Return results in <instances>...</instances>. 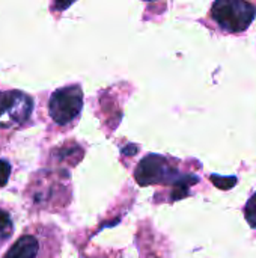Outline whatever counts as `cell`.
<instances>
[{
	"mask_svg": "<svg viewBox=\"0 0 256 258\" xmlns=\"http://www.w3.org/2000/svg\"><path fill=\"white\" fill-rule=\"evenodd\" d=\"M256 15V8L247 0H216L211 17L225 30L238 33L246 30Z\"/></svg>",
	"mask_w": 256,
	"mask_h": 258,
	"instance_id": "1",
	"label": "cell"
},
{
	"mask_svg": "<svg viewBox=\"0 0 256 258\" xmlns=\"http://www.w3.org/2000/svg\"><path fill=\"white\" fill-rule=\"evenodd\" d=\"M192 175H181L178 171L170 166V163L157 154H149L145 157L137 169H136V181L140 186H151V184H178L189 180Z\"/></svg>",
	"mask_w": 256,
	"mask_h": 258,
	"instance_id": "2",
	"label": "cell"
},
{
	"mask_svg": "<svg viewBox=\"0 0 256 258\" xmlns=\"http://www.w3.org/2000/svg\"><path fill=\"white\" fill-rule=\"evenodd\" d=\"M83 106V92L78 85H71L54 91L48 101V112L51 119L65 125L71 122L81 110Z\"/></svg>",
	"mask_w": 256,
	"mask_h": 258,
	"instance_id": "3",
	"label": "cell"
},
{
	"mask_svg": "<svg viewBox=\"0 0 256 258\" xmlns=\"http://www.w3.org/2000/svg\"><path fill=\"white\" fill-rule=\"evenodd\" d=\"M33 110V100L20 91L0 92V128L26 122Z\"/></svg>",
	"mask_w": 256,
	"mask_h": 258,
	"instance_id": "4",
	"label": "cell"
},
{
	"mask_svg": "<svg viewBox=\"0 0 256 258\" xmlns=\"http://www.w3.org/2000/svg\"><path fill=\"white\" fill-rule=\"evenodd\" d=\"M38 240L33 236H23L20 237L12 248L6 252L5 258H36L38 255Z\"/></svg>",
	"mask_w": 256,
	"mask_h": 258,
	"instance_id": "5",
	"label": "cell"
},
{
	"mask_svg": "<svg viewBox=\"0 0 256 258\" xmlns=\"http://www.w3.org/2000/svg\"><path fill=\"white\" fill-rule=\"evenodd\" d=\"M12 231H14V225H12L9 213H6L5 210H0V243L9 239Z\"/></svg>",
	"mask_w": 256,
	"mask_h": 258,
	"instance_id": "6",
	"label": "cell"
},
{
	"mask_svg": "<svg viewBox=\"0 0 256 258\" xmlns=\"http://www.w3.org/2000/svg\"><path fill=\"white\" fill-rule=\"evenodd\" d=\"M244 216H246V221L249 222V225L252 228H256V192L252 195V198L246 204Z\"/></svg>",
	"mask_w": 256,
	"mask_h": 258,
	"instance_id": "7",
	"label": "cell"
},
{
	"mask_svg": "<svg viewBox=\"0 0 256 258\" xmlns=\"http://www.w3.org/2000/svg\"><path fill=\"white\" fill-rule=\"evenodd\" d=\"M211 181L217 187L225 189V190H228V189H231L232 186L237 184V178L235 177H217V175H211Z\"/></svg>",
	"mask_w": 256,
	"mask_h": 258,
	"instance_id": "8",
	"label": "cell"
},
{
	"mask_svg": "<svg viewBox=\"0 0 256 258\" xmlns=\"http://www.w3.org/2000/svg\"><path fill=\"white\" fill-rule=\"evenodd\" d=\"M9 174H11V165H9V162L0 159V187H3L8 183Z\"/></svg>",
	"mask_w": 256,
	"mask_h": 258,
	"instance_id": "9",
	"label": "cell"
},
{
	"mask_svg": "<svg viewBox=\"0 0 256 258\" xmlns=\"http://www.w3.org/2000/svg\"><path fill=\"white\" fill-rule=\"evenodd\" d=\"M75 0H56V9L57 11H63L68 6H71Z\"/></svg>",
	"mask_w": 256,
	"mask_h": 258,
	"instance_id": "10",
	"label": "cell"
},
{
	"mask_svg": "<svg viewBox=\"0 0 256 258\" xmlns=\"http://www.w3.org/2000/svg\"><path fill=\"white\" fill-rule=\"evenodd\" d=\"M122 151H124V154H128V156H131V154H136V151H137V148H136L134 145H130V147H127V148H124Z\"/></svg>",
	"mask_w": 256,
	"mask_h": 258,
	"instance_id": "11",
	"label": "cell"
}]
</instances>
